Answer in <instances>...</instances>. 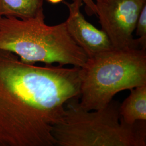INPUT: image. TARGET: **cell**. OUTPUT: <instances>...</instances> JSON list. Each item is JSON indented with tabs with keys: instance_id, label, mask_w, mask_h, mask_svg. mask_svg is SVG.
Here are the masks:
<instances>
[{
	"instance_id": "9",
	"label": "cell",
	"mask_w": 146,
	"mask_h": 146,
	"mask_svg": "<svg viewBox=\"0 0 146 146\" xmlns=\"http://www.w3.org/2000/svg\"><path fill=\"white\" fill-rule=\"evenodd\" d=\"M135 31L141 47L146 49V4L142 8L138 17Z\"/></svg>"
},
{
	"instance_id": "10",
	"label": "cell",
	"mask_w": 146,
	"mask_h": 146,
	"mask_svg": "<svg viewBox=\"0 0 146 146\" xmlns=\"http://www.w3.org/2000/svg\"><path fill=\"white\" fill-rule=\"evenodd\" d=\"M47 1H52V0ZM82 1L86 5V11L88 15L96 14V6L93 0H82Z\"/></svg>"
},
{
	"instance_id": "5",
	"label": "cell",
	"mask_w": 146,
	"mask_h": 146,
	"mask_svg": "<svg viewBox=\"0 0 146 146\" xmlns=\"http://www.w3.org/2000/svg\"><path fill=\"white\" fill-rule=\"evenodd\" d=\"M96 14L116 49L143 48L133 34L146 0H95Z\"/></svg>"
},
{
	"instance_id": "4",
	"label": "cell",
	"mask_w": 146,
	"mask_h": 146,
	"mask_svg": "<svg viewBox=\"0 0 146 146\" xmlns=\"http://www.w3.org/2000/svg\"><path fill=\"white\" fill-rule=\"evenodd\" d=\"M84 109L106 107L120 92L146 84V49H113L88 58L79 71Z\"/></svg>"
},
{
	"instance_id": "6",
	"label": "cell",
	"mask_w": 146,
	"mask_h": 146,
	"mask_svg": "<svg viewBox=\"0 0 146 146\" xmlns=\"http://www.w3.org/2000/svg\"><path fill=\"white\" fill-rule=\"evenodd\" d=\"M64 3L69 10L68 17L64 22L68 33L88 58L114 49L104 31L97 29L84 18L80 9L83 5L82 0Z\"/></svg>"
},
{
	"instance_id": "7",
	"label": "cell",
	"mask_w": 146,
	"mask_h": 146,
	"mask_svg": "<svg viewBox=\"0 0 146 146\" xmlns=\"http://www.w3.org/2000/svg\"><path fill=\"white\" fill-rule=\"evenodd\" d=\"M130 90L129 95L120 104L119 111L122 120L132 125L137 121H146V84Z\"/></svg>"
},
{
	"instance_id": "2",
	"label": "cell",
	"mask_w": 146,
	"mask_h": 146,
	"mask_svg": "<svg viewBox=\"0 0 146 146\" xmlns=\"http://www.w3.org/2000/svg\"><path fill=\"white\" fill-rule=\"evenodd\" d=\"M44 20L43 11L27 19L0 16V50L27 63L83 67L88 58L70 36L65 22L49 26Z\"/></svg>"
},
{
	"instance_id": "1",
	"label": "cell",
	"mask_w": 146,
	"mask_h": 146,
	"mask_svg": "<svg viewBox=\"0 0 146 146\" xmlns=\"http://www.w3.org/2000/svg\"><path fill=\"white\" fill-rule=\"evenodd\" d=\"M80 67L23 62L0 50V146H54L52 126L80 97Z\"/></svg>"
},
{
	"instance_id": "8",
	"label": "cell",
	"mask_w": 146,
	"mask_h": 146,
	"mask_svg": "<svg viewBox=\"0 0 146 146\" xmlns=\"http://www.w3.org/2000/svg\"><path fill=\"white\" fill-rule=\"evenodd\" d=\"M44 0H0V16L27 19L43 11Z\"/></svg>"
},
{
	"instance_id": "3",
	"label": "cell",
	"mask_w": 146,
	"mask_h": 146,
	"mask_svg": "<svg viewBox=\"0 0 146 146\" xmlns=\"http://www.w3.org/2000/svg\"><path fill=\"white\" fill-rule=\"evenodd\" d=\"M120 102L112 100L104 108L87 110L79 98L65 104L62 119L52 126L58 146H146V121L132 125L121 119Z\"/></svg>"
}]
</instances>
